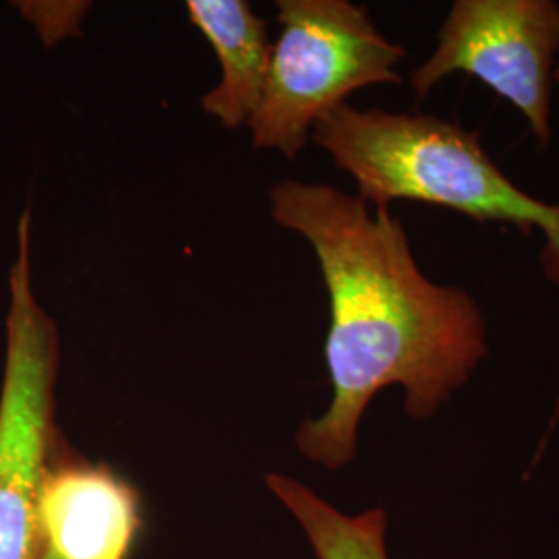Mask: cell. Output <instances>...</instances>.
Here are the masks:
<instances>
[{
  "label": "cell",
  "mask_w": 559,
  "mask_h": 559,
  "mask_svg": "<svg viewBox=\"0 0 559 559\" xmlns=\"http://www.w3.org/2000/svg\"><path fill=\"white\" fill-rule=\"evenodd\" d=\"M270 212L311 245L330 299L332 400L295 443L302 459L340 471L357 459L360 420L385 388H402L417 423L448 404L489 355L487 320L471 293L427 278L390 210L332 185L282 180Z\"/></svg>",
  "instance_id": "obj_1"
},
{
  "label": "cell",
  "mask_w": 559,
  "mask_h": 559,
  "mask_svg": "<svg viewBox=\"0 0 559 559\" xmlns=\"http://www.w3.org/2000/svg\"><path fill=\"white\" fill-rule=\"evenodd\" d=\"M311 140L357 182L373 210L417 201L480 224L543 235L540 267L559 286V203L539 200L510 179L480 143L479 131L423 112H388L340 104Z\"/></svg>",
  "instance_id": "obj_2"
},
{
  "label": "cell",
  "mask_w": 559,
  "mask_h": 559,
  "mask_svg": "<svg viewBox=\"0 0 559 559\" xmlns=\"http://www.w3.org/2000/svg\"><path fill=\"white\" fill-rule=\"evenodd\" d=\"M260 104L249 120L253 145L295 160L321 117L362 87L400 83L406 48L388 40L369 11L348 0H278Z\"/></svg>",
  "instance_id": "obj_3"
},
{
  "label": "cell",
  "mask_w": 559,
  "mask_h": 559,
  "mask_svg": "<svg viewBox=\"0 0 559 559\" xmlns=\"http://www.w3.org/2000/svg\"><path fill=\"white\" fill-rule=\"evenodd\" d=\"M29 214L17 226V258L9 274L7 353L0 385V559H38V498L59 433L55 388L59 330L32 284Z\"/></svg>",
  "instance_id": "obj_4"
},
{
  "label": "cell",
  "mask_w": 559,
  "mask_h": 559,
  "mask_svg": "<svg viewBox=\"0 0 559 559\" xmlns=\"http://www.w3.org/2000/svg\"><path fill=\"white\" fill-rule=\"evenodd\" d=\"M558 60V2L456 0L436 50L411 71L408 83L417 100H425L450 75L475 78L510 102L539 147H547Z\"/></svg>",
  "instance_id": "obj_5"
},
{
  "label": "cell",
  "mask_w": 559,
  "mask_h": 559,
  "mask_svg": "<svg viewBox=\"0 0 559 559\" xmlns=\"http://www.w3.org/2000/svg\"><path fill=\"white\" fill-rule=\"evenodd\" d=\"M44 547L59 559H129L143 528L133 483L57 441L38 498Z\"/></svg>",
  "instance_id": "obj_6"
},
{
  "label": "cell",
  "mask_w": 559,
  "mask_h": 559,
  "mask_svg": "<svg viewBox=\"0 0 559 559\" xmlns=\"http://www.w3.org/2000/svg\"><path fill=\"white\" fill-rule=\"evenodd\" d=\"M187 15L221 62V83L201 98L203 110L228 129L249 124L270 64L267 23L245 0H189Z\"/></svg>",
  "instance_id": "obj_7"
},
{
  "label": "cell",
  "mask_w": 559,
  "mask_h": 559,
  "mask_svg": "<svg viewBox=\"0 0 559 559\" xmlns=\"http://www.w3.org/2000/svg\"><path fill=\"white\" fill-rule=\"evenodd\" d=\"M265 485L295 519L318 559H390L385 545L388 516L381 508L360 514L340 512L305 483L267 473Z\"/></svg>",
  "instance_id": "obj_8"
},
{
  "label": "cell",
  "mask_w": 559,
  "mask_h": 559,
  "mask_svg": "<svg viewBox=\"0 0 559 559\" xmlns=\"http://www.w3.org/2000/svg\"><path fill=\"white\" fill-rule=\"evenodd\" d=\"M38 559H59V558H57V556H55V554H52V551H50V549H46V547H44V549H41L40 558H38Z\"/></svg>",
  "instance_id": "obj_9"
},
{
  "label": "cell",
  "mask_w": 559,
  "mask_h": 559,
  "mask_svg": "<svg viewBox=\"0 0 559 559\" xmlns=\"http://www.w3.org/2000/svg\"><path fill=\"white\" fill-rule=\"evenodd\" d=\"M558 417H559V399H558V408H556V417H554V425H556V420H558ZM554 425H551V427H554Z\"/></svg>",
  "instance_id": "obj_10"
},
{
  "label": "cell",
  "mask_w": 559,
  "mask_h": 559,
  "mask_svg": "<svg viewBox=\"0 0 559 559\" xmlns=\"http://www.w3.org/2000/svg\"><path fill=\"white\" fill-rule=\"evenodd\" d=\"M556 85L559 87V64H558V71H556Z\"/></svg>",
  "instance_id": "obj_11"
}]
</instances>
